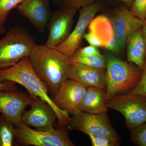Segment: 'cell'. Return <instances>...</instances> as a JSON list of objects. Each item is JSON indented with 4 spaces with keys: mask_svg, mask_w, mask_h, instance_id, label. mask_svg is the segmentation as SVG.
I'll list each match as a JSON object with an SVG mask.
<instances>
[{
    "mask_svg": "<svg viewBox=\"0 0 146 146\" xmlns=\"http://www.w3.org/2000/svg\"><path fill=\"white\" fill-rule=\"evenodd\" d=\"M76 52H78L80 54L84 55L96 56H101L102 55L101 54L100 51L97 48V47L93 46H88L84 48H79Z\"/></svg>",
    "mask_w": 146,
    "mask_h": 146,
    "instance_id": "cell-27",
    "label": "cell"
},
{
    "mask_svg": "<svg viewBox=\"0 0 146 146\" xmlns=\"http://www.w3.org/2000/svg\"><path fill=\"white\" fill-rule=\"evenodd\" d=\"M106 90L96 88H87L78 111L92 114L107 112L108 108Z\"/></svg>",
    "mask_w": 146,
    "mask_h": 146,
    "instance_id": "cell-17",
    "label": "cell"
},
{
    "mask_svg": "<svg viewBox=\"0 0 146 146\" xmlns=\"http://www.w3.org/2000/svg\"><path fill=\"white\" fill-rule=\"evenodd\" d=\"M33 70L54 95L69 79L70 64L63 54L46 45L36 44L29 56Z\"/></svg>",
    "mask_w": 146,
    "mask_h": 146,
    "instance_id": "cell-2",
    "label": "cell"
},
{
    "mask_svg": "<svg viewBox=\"0 0 146 146\" xmlns=\"http://www.w3.org/2000/svg\"><path fill=\"white\" fill-rule=\"evenodd\" d=\"M61 1L62 2L63 0H54V2H60Z\"/></svg>",
    "mask_w": 146,
    "mask_h": 146,
    "instance_id": "cell-33",
    "label": "cell"
},
{
    "mask_svg": "<svg viewBox=\"0 0 146 146\" xmlns=\"http://www.w3.org/2000/svg\"><path fill=\"white\" fill-rule=\"evenodd\" d=\"M37 44L34 37L23 27H12L0 39V69L16 65L29 56Z\"/></svg>",
    "mask_w": 146,
    "mask_h": 146,
    "instance_id": "cell-4",
    "label": "cell"
},
{
    "mask_svg": "<svg viewBox=\"0 0 146 146\" xmlns=\"http://www.w3.org/2000/svg\"><path fill=\"white\" fill-rule=\"evenodd\" d=\"M131 140L137 145L146 146V122L131 130Z\"/></svg>",
    "mask_w": 146,
    "mask_h": 146,
    "instance_id": "cell-23",
    "label": "cell"
},
{
    "mask_svg": "<svg viewBox=\"0 0 146 146\" xmlns=\"http://www.w3.org/2000/svg\"><path fill=\"white\" fill-rule=\"evenodd\" d=\"M130 11L133 15L144 23L146 21V0H134Z\"/></svg>",
    "mask_w": 146,
    "mask_h": 146,
    "instance_id": "cell-24",
    "label": "cell"
},
{
    "mask_svg": "<svg viewBox=\"0 0 146 146\" xmlns=\"http://www.w3.org/2000/svg\"><path fill=\"white\" fill-rule=\"evenodd\" d=\"M50 0H24L17 7L18 12L38 31L43 33L51 16Z\"/></svg>",
    "mask_w": 146,
    "mask_h": 146,
    "instance_id": "cell-14",
    "label": "cell"
},
{
    "mask_svg": "<svg viewBox=\"0 0 146 146\" xmlns=\"http://www.w3.org/2000/svg\"><path fill=\"white\" fill-rule=\"evenodd\" d=\"M104 4L97 1L90 5L79 9V16L75 27L67 39L54 48L63 54L68 59L71 58L81 46L86 28L94 16L104 8Z\"/></svg>",
    "mask_w": 146,
    "mask_h": 146,
    "instance_id": "cell-7",
    "label": "cell"
},
{
    "mask_svg": "<svg viewBox=\"0 0 146 146\" xmlns=\"http://www.w3.org/2000/svg\"><path fill=\"white\" fill-rule=\"evenodd\" d=\"M8 80L25 87L33 99L40 98L51 106L57 115L55 127L69 128L71 117L68 112L57 107L48 94L46 84L35 72L32 67L29 56L25 57L13 66L0 69V81Z\"/></svg>",
    "mask_w": 146,
    "mask_h": 146,
    "instance_id": "cell-1",
    "label": "cell"
},
{
    "mask_svg": "<svg viewBox=\"0 0 146 146\" xmlns=\"http://www.w3.org/2000/svg\"><path fill=\"white\" fill-rule=\"evenodd\" d=\"M110 13L108 18L117 41L120 53L124 48L129 35L133 32L142 29L145 23L133 16L124 5L114 9Z\"/></svg>",
    "mask_w": 146,
    "mask_h": 146,
    "instance_id": "cell-10",
    "label": "cell"
},
{
    "mask_svg": "<svg viewBox=\"0 0 146 146\" xmlns=\"http://www.w3.org/2000/svg\"><path fill=\"white\" fill-rule=\"evenodd\" d=\"M116 1L120 2L123 4L125 6L127 7H131L133 5L134 0H116Z\"/></svg>",
    "mask_w": 146,
    "mask_h": 146,
    "instance_id": "cell-30",
    "label": "cell"
},
{
    "mask_svg": "<svg viewBox=\"0 0 146 146\" xmlns=\"http://www.w3.org/2000/svg\"><path fill=\"white\" fill-rule=\"evenodd\" d=\"M97 1L98 0H63L61 2V8H74L78 10Z\"/></svg>",
    "mask_w": 146,
    "mask_h": 146,
    "instance_id": "cell-26",
    "label": "cell"
},
{
    "mask_svg": "<svg viewBox=\"0 0 146 146\" xmlns=\"http://www.w3.org/2000/svg\"><path fill=\"white\" fill-rule=\"evenodd\" d=\"M128 94L146 96V55L145 61L142 70L141 78L137 85Z\"/></svg>",
    "mask_w": 146,
    "mask_h": 146,
    "instance_id": "cell-25",
    "label": "cell"
},
{
    "mask_svg": "<svg viewBox=\"0 0 146 146\" xmlns=\"http://www.w3.org/2000/svg\"><path fill=\"white\" fill-rule=\"evenodd\" d=\"M16 84L13 82L8 80L0 81V91H18Z\"/></svg>",
    "mask_w": 146,
    "mask_h": 146,
    "instance_id": "cell-29",
    "label": "cell"
},
{
    "mask_svg": "<svg viewBox=\"0 0 146 146\" xmlns=\"http://www.w3.org/2000/svg\"><path fill=\"white\" fill-rule=\"evenodd\" d=\"M84 38L89 43V44L91 46H93L98 48V47H102L103 46L101 42L97 39L96 36L91 34L90 33H85L84 35Z\"/></svg>",
    "mask_w": 146,
    "mask_h": 146,
    "instance_id": "cell-28",
    "label": "cell"
},
{
    "mask_svg": "<svg viewBox=\"0 0 146 146\" xmlns=\"http://www.w3.org/2000/svg\"><path fill=\"white\" fill-rule=\"evenodd\" d=\"M33 98L29 94L17 91H0V113L15 125L21 122L26 108Z\"/></svg>",
    "mask_w": 146,
    "mask_h": 146,
    "instance_id": "cell-12",
    "label": "cell"
},
{
    "mask_svg": "<svg viewBox=\"0 0 146 146\" xmlns=\"http://www.w3.org/2000/svg\"><path fill=\"white\" fill-rule=\"evenodd\" d=\"M78 11L74 8H61L52 12L47 26L49 34L45 44L47 46L54 48L68 38Z\"/></svg>",
    "mask_w": 146,
    "mask_h": 146,
    "instance_id": "cell-9",
    "label": "cell"
},
{
    "mask_svg": "<svg viewBox=\"0 0 146 146\" xmlns=\"http://www.w3.org/2000/svg\"><path fill=\"white\" fill-rule=\"evenodd\" d=\"M30 109L24 111L21 122L26 125L39 130L54 128L58 120L57 115L50 104L39 98L34 99Z\"/></svg>",
    "mask_w": 146,
    "mask_h": 146,
    "instance_id": "cell-11",
    "label": "cell"
},
{
    "mask_svg": "<svg viewBox=\"0 0 146 146\" xmlns=\"http://www.w3.org/2000/svg\"><path fill=\"white\" fill-rule=\"evenodd\" d=\"M88 27L89 32L100 41L103 48L114 53H119L117 41L108 17L104 15L97 16Z\"/></svg>",
    "mask_w": 146,
    "mask_h": 146,
    "instance_id": "cell-16",
    "label": "cell"
},
{
    "mask_svg": "<svg viewBox=\"0 0 146 146\" xmlns=\"http://www.w3.org/2000/svg\"><path fill=\"white\" fill-rule=\"evenodd\" d=\"M69 127L86 134L119 138L110 121L107 112L92 114L78 111L73 113Z\"/></svg>",
    "mask_w": 146,
    "mask_h": 146,
    "instance_id": "cell-8",
    "label": "cell"
},
{
    "mask_svg": "<svg viewBox=\"0 0 146 146\" xmlns=\"http://www.w3.org/2000/svg\"><path fill=\"white\" fill-rule=\"evenodd\" d=\"M106 58V91L108 102L120 93L133 89L140 80L142 70L132 63L112 55H108Z\"/></svg>",
    "mask_w": 146,
    "mask_h": 146,
    "instance_id": "cell-3",
    "label": "cell"
},
{
    "mask_svg": "<svg viewBox=\"0 0 146 146\" xmlns=\"http://www.w3.org/2000/svg\"><path fill=\"white\" fill-rule=\"evenodd\" d=\"M24 0H0V29L4 27L10 11L18 7Z\"/></svg>",
    "mask_w": 146,
    "mask_h": 146,
    "instance_id": "cell-21",
    "label": "cell"
},
{
    "mask_svg": "<svg viewBox=\"0 0 146 146\" xmlns=\"http://www.w3.org/2000/svg\"><path fill=\"white\" fill-rule=\"evenodd\" d=\"M69 60L70 64H81L93 68L106 69V56L84 55L76 52L72 57Z\"/></svg>",
    "mask_w": 146,
    "mask_h": 146,
    "instance_id": "cell-20",
    "label": "cell"
},
{
    "mask_svg": "<svg viewBox=\"0 0 146 146\" xmlns=\"http://www.w3.org/2000/svg\"><path fill=\"white\" fill-rule=\"evenodd\" d=\"M93 146H118L120 145L119 138L107 136H95L88 134Z\"/></svg>",
    "mask_w": 146,
    "mask_h": 146,
    "instance_id": "cell-22",
    "label": "cell"
},
{
    "mask_svg": "<svg viewBox=\"0 0 146 146\" xmlns=\"http://www.w3.org/2000/svg\"><path fill=\"white\" fill-rule=\"evenodd\" d=\"M5 29L4 27L0 29V35H2L5 32Z\"/></svg>",
    "mask_w": 146,
    "mask_h": 146,
    "instance_id": "cell-32",
    "label": "cell"
},
{
    "mask_svg": "<svg viewBox=\"0 0 146 146\" xmlns=\"http://www.w3.org/2000/svg\"><path fill=\"white\" fill-rule=\"evenodd\" d=\"M15 126V140L17 145L35 146L75 145L69 137L67 127L39 130L33 129L21 122Z\"/></svg>",
    "mask_w": 146,
    "mask_h": 146,
    "instance_id": "cell-5",
    "label": "cell"
},
{
    "mask_svg": "<svg viewBox=\"0 0 146 146\" xmlns=\"http://www.w3.org/2000/svg\"><path fill=\"white\" fill-rule=\"evenodd\" d=\"M142 35L144 39L146 45V21L144 23L143 27L141 29Z\"/></svg>",
    "mask_w": 146,
    "mask_h": 146,
    "instance_id": "cell-31",
    "label": "cell"
},
{
    "mask_svg": "<svg viewBox=\"0 0 146 146\" xmlns=\"http://www.w3.org/2000/svg\"><path fill=\"white\" fill-rule=\"evenodd\" d=\"M107 106L124 116L131 131L146 122V96L128 93L117 95L110 100Z\"/></svg>",
    "mask_w": 146,
    "mask_h": 146,
    "instance_id": "cell-6",
    "label": "cell"
},
{
    "mask_svg": "<svg viewBox=\"0 0 146 146\" xmlns=\"http://www.w3.org/2000/svg\"><path fill=\"white\" fill-rule=\"evenodd\" d=\"M127 61L143 70L145 61L146 45L141 29L133 32L128 36L125 42Z\"/></svg>",
    "mask_w": 146,
    "mask_h": 146,
    "instance_id": "cell-18",
    "label": "cell"
},
{
    "mask_svg": "<svg viewBox=\"0 0 146 146\" xmlns=\"http://www.w3.org/2000/svg\"><path fill=\"white\" fill-rule=\"evenodd\" d=\"M105 69L81 64H70L69 79L86 87H96L106 90Z\"/></svg>",
    "mask_w": 146,
    "mask_h": 146,
    "instance_id": "cell-15",
    "label": "cell"
},
{
    "mask_svg": "<svg viewBox=\"0 0 146 146\" xmlns=\"http://www.w3.org/2000/svg\"><path fill=\"white\" fill-rule=\"evenodd\" d=\"M86 90L80 84L68 79L60 85L52 100L58 108L73 114L78 111Z\"/></svg>",
    "mask_w": 146,
    "mask_h": 146,
    "instance_id": "cell-13",
    "label": "cell"
},
{
    "mask_svg": "<svg viewBox=\"0 0 146 146\" xmlns=\"http://www.w3.org/2000/svg\"><path fill=\"white\" fill-rule=\"evenodd\" d=\"M16 126L3 115L0 116V146H13L17 145Z\"/></svg>",
    "mask_w": 146,
    "mask_h": 146,
    "instance_id": "cell-19",
    "label": "cell"
}]
</instances>
